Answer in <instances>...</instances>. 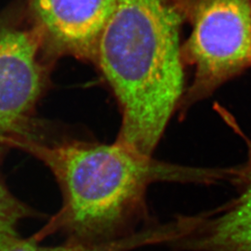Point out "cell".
<instances>
[{
  "label": "cell",
  "instance_id": "7",
  "mask_svg": "<svg viewBox=\"0 0 251 251\" xmlns=\"http://www.w3.org/2000/svg\"><path fill=\"white\" fill-rule=\"evenodd\" d=\"M175 236V229L171 224L150 226L133 235L107 244H85L71 241L56 247H41L36 240H20L9 244L0 251H130L150 245L169 243Z\"/></svg>",
  "mask_w": 251,
  "mask_h": 251
},
{
  "label": "cell",
  "instance_id": "6",
  "mask_svg": "<svg viewBox=\"0 0 251 251\" xmlns=\"http://www.w3.org/2000/svg\"><path fill=\"white\" fill-rule=\"evenodd\" d=\"M243 169L245 185L240 197L223 212L206 213L188 234L171 243L178 251H251V146Z\"/></svg>",
  "mask_w": 251,
  "mask_h": 251
},
{
  "label": "cell",
  "instance_id": "4",
  "mask_svg": "<svg viewBox=\"0 0 251 251\" xmlns=\"http://www.w3.org/2000/svg\"><path fill=\"white\" fill-rule=\"evenodd\" d=\"M34 36L0 27V152L12 140L23 139L27 119L45 87Z\"/></svg>",
  "mask_w": 251,
  "mask_h": 251
},
{
  "label": "cell",
  "instance_id": "8",
  "mask_svg": "<svg viewBox=\"0 0 251 251\" xmlns=\"http://www.w3.org/2000/svg\"><path fill=\"white\" fill-rule=\"evenodd\" d=\"M29 210L0 183V250L19 239L17 226Z\"/></svg>",
  "mask_w": 251,
  "mask_h": 251
},
{
  "label": "cell",
  "instance_id": "1",
  "mask_svg": "<svg viewBox=\"0 0 251 251\" xmlns=\"http://www.w3.org/2000/svg\"><path fill=\"white\" fill-rule=\"evenodd\" d=\"M9 145L44 162L63 191L62 209L36 238L64 229L75 242L119 241L141 231L136 226L144 214L147 188L153 182H216L239 176V169H198L157 161L117 141L48 145L26 138Z\"/></svg>",
  "mask_w": 251,
  "mask_h": 251
},
{
  "label": "cell",
  "instance_id": "2",
  "mask_svg": "<svg viewBox=\"0 0 251 251\" xmlns=\"http://www.w3.org/2000/svg\"><path fill=\"white\" fill-rule=\"evenodd\" d=\"M182 22L172 0H117L97 46L122 114L117 142L147 156L184 95Z\"/></svg>",
  "mask_w": 251,
  "mask_h": 251
},
{
  "label": "cell",
  "instance_id": "3",
  "mask_svg": "<svg viewBox=\"0 0 251 251\" xmlns=\"http://www.w3.org/2000/svg\"><path fill=\"white\" fill-rule=\"evenodd\" d=\"M192 27L181 46L183 63L195 67L179 108L210 96L251 67V0H172Z\"/></svg>",
  "mask_w": 251,
  "mask_h": 251
},
{
  "label": "cell",
  "instance_id": "5",
  "mask_svg": "<svg viewBox=\"0 0 251 251\" xmlns=\"http://www.w3.org/2000/svg\"><path fill=\"white\" fill-rule=\"evenodd\" d=\"M117 0H32L38 28L55 51L95 62L100 36Z\"/></svg>",
  "mask_w": 251,
  "mask_h": 251
}]
</instances>
